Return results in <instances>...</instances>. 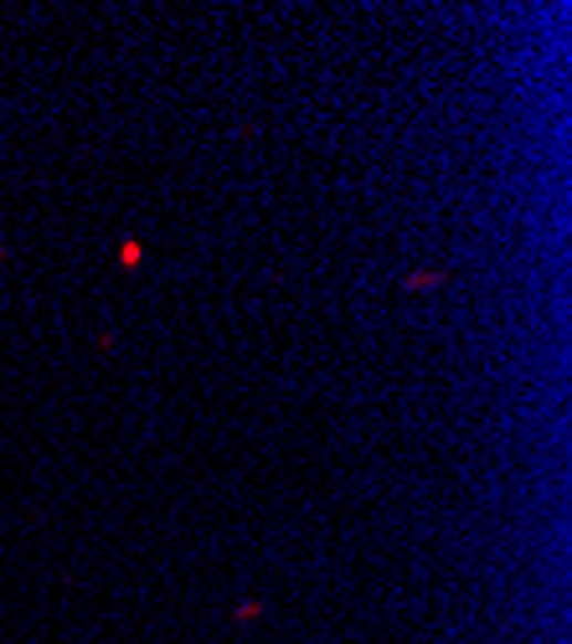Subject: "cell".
<instances>
[{"label":"cell","instance_id":"3957f363","mask_svg":"<svg viewBox=\"0 0 572 644\" xmlns=\"http://www.w3.org/2000/svg\"><path fill=\"white\" fill-rule=\"evenodd\" d=\"M248 619H263V603H242V609H238V624H248Z\"/></svg>","mask_w":572,"mask_h":644},{"label":"cell","instance_id":"6da1fadb","mask_svg":"<svg viewBox=\"0 0 572 644\" xmlns=\"http://www.w3.org/2000/svg\"><path fill=\"white\" fill-rule=\"evenodd\" d=\"M139 263V242L129 238V242H119V269H135Z\"/></svg>","mask_w":572,"mask_h":644},{"label":"cell","instance_id":"7a4b0ae2","mask_svg":"<svg viewBox=\"0 0 572 644\" xmlns=\"http://www.w3.org/2000/svg\"><path fill=\"white\" fill-rule=\"evenodd\" d=\"M438 284V273H413V279H407V289H434Z\"/></svg>","mask_w":572,"mask_h":644}]
</instances>
